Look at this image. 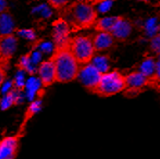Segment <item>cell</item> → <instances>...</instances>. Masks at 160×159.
<instances>
[{
    "instance_id": "obj_8",
    "label": "cell",
    "mask_w": 160,
    "mask_h": 159,
    "mask_svg": "<svg viewBox=\"0 0 160 159\" xmlns=\"http://www.w3.org/2000/svg\"><path fill=\"white\" fill-rule=\"evenodd\" d=\"M71 28L64 18H59L53 22V40L54 48L61 47L68 43Z\"/></svg>"
},
{
    "instance_id": "obj_16",
    "label": "cell",
    "mask_w": 160,
    "mask_h": 159,
    "mask_svg": "<svg viewBox=\"0 0 160 159\" xmlns=\"http://www.w3.org/2000/svg\"><path fill=\"white\" fill-rule=\"evenodd\" d=\"M17 66L19 71H25L28 74H30L31 76H33L37 71L36 65L33 64L32 60H31V52L22 56L20 57V60L18 61Z\"/></svg>"
},
{
    "instance_id": "obj_32",
    "label": "cell",
    "mask_w": 160,
    "mask_h": 159,
    "mask_svg": "<svg viewBox=\"0 0 160 159\" xmlns=\"http://www.w3.org/2000/svg\"><path fill=\"white\" fill-rule=\"evenodd\" d=\"M158 32H159V34H160V26H158Z\"/></svg>"
},
{
    "instance_id": "obj_26",
    "label": "cell",
    "mask_w": 160,
    "mask_h": 159,
    "mask_svg": "<svg viewBox=\"0 0 160 159\" xmlns=\"http://www.w3.org/2000/svg\"><path fill=\"white\" fill-rule=\"evenodd\" d=\"M99 7H98V11L102 13L107 12L110 10L111 6H112V0H103L100 3H98Z\"/></svg>"
},
{
    "instance_id": "obj_31",
    "label": "cell",
    "mask_w": 160,
    "mask_h": 159,
    "mask_svg": "<svg viewBox=\"0 0 160 159\" xmlns=\"http://www.w3.org/2000/svg\"><path fill=\"white\" fill-rule=\"evenodd\" d=\"M139 1H145V2H148V0H139Z\"/></svg>"
},
{
    "instance_id": "obj_11",
    "label": "cell",
    "mask_w": 160,
    "mask_h": 159,
    "mask_svg": "<svg viewBox=\"0 0 160 159\" xmlns=\"http://www.w3.org/2000/svg\"><path fill=\"white\" fill-rule=\"evenodd\" d=\"M132 30V26L130 24V22L127 20L126 18L119 17V19L112 27L111 31L109 33L113 36L114 38L123 40L130 35Z\"/></svg>"
},
{
    "instance_id": "obj_3",
    "label": "cell",
    "mask_w": 160,
    "mask_h": 159,
    "mask_svg": "<svg viewBox=\"0 0 160 159\" xmlns=\"http://www.w3.org/2000/svg\"><path fill=\"white\" fill-rule=\"evenodd\" d=\"M69 49L80 66L89 63L95 56L92 36L80 35L70 37Z\"/></svg>"
},
{
    "instance_id": "obj_24",
    "label": "cell",
    "mask_w": 160,
    "mask_h": 159,
    "mask_svg": "<svg viewBox=\"0 0 160 159\" xmlns=\"http://www.w3.org/2000/svg\"><path fill=\"white\" fill-rule=\"evenodd\" d=\"M151 49L157 55L160 54V34L155 35L151 40Z\"/></svg>"
},
{
    "instance_id": "obj_27",
    "label": "cell",
    "mask_w": 160,
    "mask_h": 159,
    "mask_svg": "<svg viewBox=\"0 0 160 159\" xmlns=\"http://www.w3.org/2000/svg\"><path fill=\"white\" fill-rule=\"evenodd\" d=\"M150 82H157V83H160V62H156L155 72H154L152 78L150 80Z\"/></svg>"
},
{
    "instance_id": "obj_4",
    "label": "cell",
    "mask_w": 160,
    "mask_h": 159,
    "mask_svg": "<svg viewBox=\"0 0 160 159\" xmlns=\"http://www.w3.org/2000/svg\"><path fill=\"white\" fill-rule=\"evenodd\" d=\"M126 89L125 76L118 71H111L102 74L96 87L91 91L100 96L108 97Z\"/></svg>"
},
{
    "instance_id": "obj_21",
    "label": "cell",
    "mask_w": 160,
    "mask_h": 159,
    "mask_svg": "<svg viewBox=\"0 0 160 159\" xmlns=\"http://www.w3.org/2000/svg\"><path fill=\"white\" fill-rule=\"evenodd\" d=\"M145 29H146L148 36L152 37L155 36L158 32V26L156 25V18H151L150 20H148L146 25H145Z\"/></svg>"
},
{
    "instance_id": "obj_18",
    "label": "cell",
    "mask_w": 160,
    "mask_h": 159,
    "mask_svg": "<svg viewBox=\"0 0 160 159\" xmlns=\"http://www.w3.org/2000/svg\"><path fill=\"white\" fill-rule=\"evenodd\" d=\"M156 62L153 57H147L143 61L139 67V72L144 76H146L149 80H151L155 72Z\"/></svg>"
},
{
    "instance_id": "obj_28",
    "label": "cell",
    "mask_w": 160,
    "mask_h": 159,
    "mask_svg": "<svg viewBox=\"0 0 160 159\" xmlns=\"http://www.w3.org/2000/svg\"><path fill=\"white\" fill-rule=\"evenodd\" d=\"M7 68L0 66V87L2 86V84L5 82L6 77H7Z\"/></svg>"
},
{
    "instance_id": "obj_30",
    "label": "cell",
    "mask_w": 160,
    "mask_h": 159,
    "mask_svg": "<svg viewBox=\"0 0 160 159\" xmlns=\"http://www.w3.org/2000/svg\"><path fill=\"white\" fill-rule=\"evenodd\" d=\"M157 62H160V54L158 55V61H157Z\"/></svg>"
},
{
    "instance_id": "obj_25",
    "label": "cell",
    "mask_w": 160,
    "mask_h": 159,
    "mask_svg": "<svg viewBox=\"0 0 160 159\" xmlns=\"http://www.w3.org/2000/svg\"><path fill=\"white\" fill-rule=\"evenodd\" d=\"M17 33L18 36L24 37V38H28V39H36V34L34 32V30H26V29H22V30H17Z\"/></svg>"
},
{
    "instance_id": "obj_6",
    "label": "cell",
    "mask_w": 160,
    "mask_h": 159,
    "mask_svg": "<svg viewBox=\"0 0 160 159\" xmlns=\"http://www.w3.org/2000/svg\"><path fill=\"white\" fill-rule=\"evenodd\" d=\"M101 76V72L91 62H89L85 65L81 66L78 79L87 90L92 91L98 84Z\"/></svg>"
},
{
    "instance_id": "obj_22",
    "label": "cell",
    "mask_w": 160,
    "mask_h": 159,
    "mask_svg": "<svg viewBox=\"0 0 160 159\" xmlns=\"http://www.w3.org/2000/svg\"><path fill=\"white\" fill-rule=\"evenodd\" d=\"M37 48H39L40 52L46 53V54H49V53L53 52V50H54V47L52 45V43L46 42V41H38L37 44L35 45L34 49H37Z\"/></svg>"
},
{
    "instance_id": "obj_17",
    "label": "cell",
    "mask_w": 160,
    "mask_h": 159,
    "mask_svg": "<svg viewBox=\"0 0 160 159\" xmlns=\"http://www.w3.org/2000/svg\"><path fill=\"white\" fill-rule=\"evenodd\" d=\"M119 19V17H104L99 20H96L94 24V29L99 32H110L112 27L115 25Z\"/></svg>"
},
{
    "instance_id": "obj_10",
    "label": "cell",
    "mask_w": 160,
    "mask_h": 159,
    "mask_svg": "<svg viewBox=\"0 0 160 159\" xmlns=\"http://www.w3.org/2000/svg\"><path fill=\"white\" fill-rule=\"evenodd\" d=\"M126 89L128 92L136 93L150 83V80L139 71H134L125 76Z\"/></svg>"
},
{
    "instance_id": "obj_23",
    "label": "cell",
    "mask_w": 160,
    "mask_h": 159,
    "mask_svg": "<svg viewBox=\"0 0 160 159\" xmlns=\"http://www.w3.org/2000/svg\"><path fill=\"white\" fill-rule=\"evenodd\" d=\"M33 12L35 13H39L40 17L42 18H48L49 17H51V10L49 7H47L46 5H41L39 7H37L34 9Z\"/></svg>"
},
{
    "instance_id": "obj_5",
    "label": "cell",
    "mask_w": 160,
    "mask_h": 159,
    "mask_svg": "<svg viewBox=\"0 0 160 159\" xmlns=\"http://www.w3.org/2000/svg\"><path fill=\"white\" fill-rule=\"evenodd\" d=\"M25 133L18 132L0 140V159H16L18 154L20 139Z\"/></svg>"
},
{
    "instance_id": "obj_13",
    "label": "cell",
    "mask_w": 160,
    "mask_h": 159,
    "mask_svg": "<svg viewBox=\"0 0 160 159\" xmlns=\"http://www.w3.org/2000/svg\"><path fill=\"white\" fill-rule=\"evenodd\" d=\"M14 31V20L9 11L0 13V38L13 34Z\"/></svg>"
},
{
    "instance_id": "obj_15",
    "label": "cell",
    "mask_w": 160,
    "mask_h": 159,
    "mask_svg": "<svg viewBox=\"0 0 160 159\" xmlns=\"http://www.w3.org/2000/svg\"><path fill=\"white\" fill-rule=\"evenodd\" d=\"M21 99V91L16 90L14 88L10 89L5 94L4 98L1 100V102H0V107H1L2 110H6L11 107L18 104Z\"/></svg>"
},
{
    "instance_id": "obj_1",
    "label": "cell",
    "mask_w": 160,
    "mask_h": 159,
    "mask_svg": "<svg viewBox=\"0 0 160 159\" xmlns=\"http://www.w3.org/2000/svg\"><path fill=\"white\" fill-rule=\"evenodd\" d=\"M61 13L66 17L71 32H78L94 26L98 13L88 0H73Z\"/></svg>"
},
{
    "instance_id": "obj_12",
    "label": "cell",
    "mask_w": 160,
    "mask_h": 159,
    "mask_svg": "<svg viewBox=\"0 0 160 159\" xmlns=\"http://www.w3.org/2000/svg\"><path fill=\"white\" fill-rule=\"evenodd\" d=\"M92 41L95 51H103L113 45L114 37L109 32H99L92 36Z\"/></svg>"
},
{
    "instance_id": "obj_9",
    "label": "cell",
    "mask_w": 160,
    "mask_h": 159,
    "mask_svg": "<svg viewBox=\"0 0 160 159\" xmlns=\"http://www.w3.org/2000/svg\"><path fill=\"white\" fill-rule=\"evenodd\" d=\"M38 79L43 88L48 87L56 82V70L53 62L49 59L39 63L38 68Z\"/></svg>"
},
{
    "instance_id": "obj_7",
    "label": "cell",
    "mask_w": 160,
    "mask_h": 159,
    "mask_svg": "<svg viewBox=\"0 0 160 159\" xmlns=\"http://www.w3.org/2000/svg\"><path fill=\"white\" fill-rule=\"evenodd\" d=\"M18 38L13 34L0 38V66L9 68L10 61L16 53Z\"/></svg>"
},
{
    "instance_id": "obj_14",
    "label": "cell",
    "mask_w": 160,
    "mask_h": 159,
    "mask_svg": "<svg viewBox=\"0 0 160 159\" xmlns=\"http://www.w3.org/2000/svg\"><path fill=\"white\" fill-rule=\"evenodd\" d=\"M40 107H41V99L40 98L34 100L31 103V105H29V107L26 109L25 115H24L23 122L20 125L19 129H18L19 133H25V127H26L28 122L35 116V114H37L40 110Z\"/></svg>"
},
{
    "instance_id": "obj_2",
    "label": "cell",
    "mask_w": 160,
    "mask_h": 159,
    "mask_svg": "<svg viewBox=\"0 0 160 159\" xmlns=\"http://www.w3.org/2000/svg\"><path fill=\"white\" fill-rule=\"evenodd\" d=\"M50 60L55 65L57 82L64 83L78 79L81 66L69 49V41L63 46L55 47Z\"/></svg>"
},
{
    "instance_id": "obj_19",
    "label": "cell",
    "mask_w": 160,
    "mask_h": 159,
    "mask_svg": "<svg viewBox=\"0 0 160 159\" xmlns=\"http://www.w3.org/2000/svg\"><path fill=\"white\" fill-rule=\"evenodd\" d=\"M102 74L107 73L109 71L110 65H109V59L107 56H94L92 61L90 62Z\"/></svg>"
},
{
    "instance_id": "obj_20",
    "label": "cell",
    "mask_w": 160,
    "mask_h": 159,
    "mask_svg": "<svg viewBox=\"0 0 160 159\" xmlns=\"http://www.w3.org/2000/svg\"><path fill=\"white\" fill-rule=\"evenodd\" d=\"M47 1L52 8L61 12L71 2H73V0H47Z\"/></svg>"
},
{
    "instance_id": "obj_29",
    "label": "cell",
    "mask_w": 160,
    "mask_h": 159,
    "mask_svg": "<svg viewBox=\"0 0 160 159\" xmlns=\"http://www.w3.org/2000/svg\"><path fill=\"white\" fill-rule=\"evenodd\" d=\"M8 11H9V9H8L7 1L6 0H0V13L8 12Z\"/></svg>"
}]
</instances>
